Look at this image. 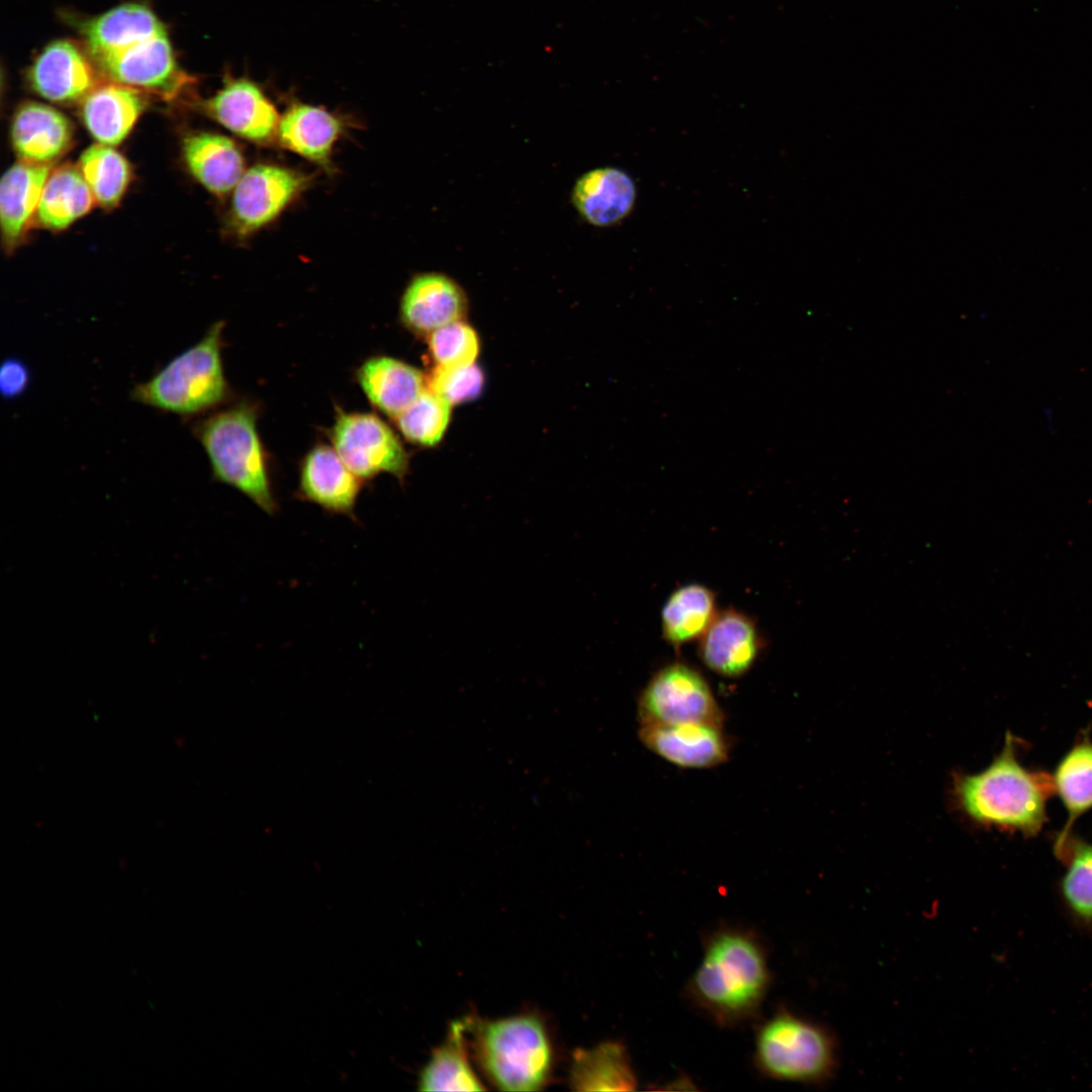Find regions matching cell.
<instances>
[{
	"instance_id": "6da1fadb",
	"label": "cell",
	"mask_w": 1092,
	"mask_h": 1092,
	"mask_svg": "<svg viewBox=\"0 0 1092 1092\" xmlns=\"http://www.w3.org/2000/svg\"><path fill=\"white\" fill-rule=\"evenodd\" d=\"M770 983L765 948L751 930L727 926L710 934L688 983L691 1001L715 1022L733 1026L754 1017Z\"/></svg>"
},
{
	"instance_id": "7a4b0ae2",
	"label": "cell",
	"mask_w": 1092,
	"mask_h": 1092,
	"mask_svg": "<svg viewBox=\"0 0 1092 1092\" xmlns=\"http://www.w3.org/2000/svg\"><path fill=\"white\" fill-rule=\"evenodd\" d=\"M1053 788L1048 776L1020 764L1014 738L1007 733L1001 752L986 768L952 775L950 796L954 809L975 824L1035 834Z\"/></svg>"
},
{
	"instance_id": "3957f363",
	"label": "cell",
	"mask_w": 1092,
	"mask_h": 1092,
	"mask_svg": "<svg viewBox=\"0 0 1092 1092\" xmlns=\"http://www.w3.org/2000/svg\"><path fill=\"white\" fill-rule=\"evenodd\" d=\"M257 420V405L241 401L196 422L192 432L208 458L212 476L273 515L277 500Z\"/></svg>"
},
{
	"instance_id": "277c9868",
	"label": "cell",
	"mask_w": 1092,
	"mask_h": 1092,
	"mask_svg": "<svg viewBox=\"0 0 1092 1092\" xmlns=\"http://www.w3.org/2000/svg\"><path fill=\"white\" fill-rule=\"evenodd\" d=\"M212 324L203 337L149 379L136 383L130 399L161 412L190 418L214 410L230 396L222 364L223 329Z\"/></svg>"
},
{
	"instance_id": "5b68a950",
	"label": "cell",
	"mask_w": 1092,
	"mask_h": 1092,
	"mask_svg": "<svg viewBox=\"0 0 1092 1092\" xmlns=\"http://www.w3.org/2000/svg\"><path fill=\"white\" fill-rule=\"evenodd\" d=\"M470 1028L477 1062L496 1088L536 1091L548 1083L553 1051L546 1026L538 1016L470 1020Z\"/></svg>"
},
{
	"instance_id": "8992f818",
	"label": "cell",
	"mask_w": 1092,
	"mask_h": 1092,
	"mask_svg": "<svg viewBox=\"0 0 1092 1092\" xmlns=\"http://www.w3.org/2000/svg\"><path fill=\"white\" fill-rule=\"evenodd\" d=\"M754 1062L761 1074L775 1080L823 1084L838 1069V1044L826 1027L782 1009L758 1026Z\"/></svg>"
},
{
	"instance_id": "52a82bcc",
	"label": "cell",
	"mask_w": 1092,
	"mask_h": 1092,
	"mask_svg": "<svg viewBox=\"0 0 1092 1092\" xmlns=\"http://www.w3.org/2000/svg\"><path fill=\"white\" fill-rule=\"evenodd\" d=\"M640 725L702 723L723 726L724 715L703 674L682 661L650 677L638 701Z\"/></svg>"
},
{
	"instance_id": "ba28073f",
	"label": "cell",
	"mask_w": 1092,
	"mask_h": 1092,
	"mask_svg": "<svg viewBox=\"0 0 1092 1092\" xmlns=\"http://www.w3.org/2000/svg\"><path fill=\"white\" fill-rule=\"evenodd\" d=\"M330 437L338 455L361 480L380 473L404 479L408 454L394 431L378 416L338 408Z\"/></svg>"
},
{
	"instance_id": "9c48e42d",
	"label": "cell",
	"mask_w": 1092,
	"mask_h": 1092,
	"mask_svg": "<svg viewBox=\"0 0 1092 1092\" xmlns=\"http://www.w3.org/2000/svg\"><path fill=\"white\" fill-rule=\"evenodd\" d=\"M96 63L112 82L140 92L155 94L166 100L175 99L193 82L178 66L167 32L147 38Z\"/></svg>"
},
{
	"instance_id": "30bf717a",
	"label": "cell",
	"mask_w": 1092,
	"mask_h": 1092,
	"mask_svg": "<svg viewBox=\"0 0 1092 1092\" xmlns=\"http://www.w3.org/2000/svg\"><path fill=\"white\" fill-rule=\"evenodd\" d=\"M305 178L274 165H256L242 175L233 194L231 224L242 236L272 221L299 194Z\"/></svg>"
},
{
	"instance_id": "8fae6325",
	"label": "cell",
	"mask_w": 1092,
	"mask_h": 1092,
	"mask_svg": "<svg viewBox=\"0 0 1092 1092\" xmlns=\"http://www.w3.org/2000/svg\"><path fill=\"white\" fill-rule=\"evenodd\" d=\"M211 118L237 135L265 144L277 133L280 117L270 99L245 77H225L222 87L202 103Z\"/></svg>"
},
{
	"instance_id": "7c38bea8",
	"label": "cell",
	"mask_w": 1092,
	"mask_h": 1092,
	"mask_svg": "<svg viewBox=\"0 0 1092 1092\" xmlns=\"http://www.w3.org/2000/svg\"><path fill=\"white\" fill-rule=\"evenodd\" d=\"M763 647V639L754 620L728 608L718 613L699 640L698 654L713 672L729 678L748 672Z\"/></svg>"
},
{
	"instance_id": "4fadbf2b",
	"label": "cell",
	"mask_w": 1092,
	"mask_h": 1092,
	"mask_svg": "<svg viewBox=\"0 0 1092 1092\" xmlns=\"http://www.w3.org/2000/svg\"><path fill=\"white\" fill-rule=\"evenodd\" d=\"M30 88L58 103L82 101L95 87L96 76L83 51L73 41L50 42L33 60L26 74Z\"/></svg>"
},
{
	"instance_id": "5bb4252c",
	"label": "cell",
	"mask_w": 1092,
	"mask_h": 1092,
	"mask_svg": "<svg viewBox=\"0 0 1092 1092\" xmlns=\"http://www.w3.org/2000/svg\"><path fill=\"white\" fill-rule=\"evenodd\" d=\"M640 741L653 753L684 768H708L728 759L721 726L702 723L640 725Z\"/></svg>"
},
{
	"instance_id": "9a60e30c",
	"label": "cell",
	"mask_w": 1092,
	"mask_h": 1092,
	"mask_svg": "<svg viewBox=\"0 0 1092 1092\" xmlns=\"http://www.w3.org/2000/svg\"><path fill=\"white\" fill-rule=\"evenodd\" d=\"M468 307L462 287L439 272L415 276L400 299L399 317L406 329L430 335L448 324L463 321Z\"/></svg>"
},
{
	"instance_id": "2e32d148",
	"label": "cell",
	"mask_w": 1092,
	"mask_h": 1092,
	"mask_svg": "<svg viewBox=\"0 0 1092 1092\" xmlns=\"http://www.w3.org/2000/svg\"><path fill=\"white\" fill-rule=\"evenodd\" d=\"M362 482L333 447L313 446L299 467L298 497L315 504L331 514L355 519V506Z\"/></svg>"
},
{
	"instance_id": "e0dca14e",
	"label": "cell",
	"mask_w": 1092,
	"mask_h": 1092,
	"mask_svg": "<svg viewBox=\"0 0 1092 1092\" xmlns=\"http://www.w3.org/2000/svg\"><path fill=\"white\" fill-rule=\"evenodd\" d=\"M637 197L633 178L616 167H600L582 174L574 183L571 201L578 214L593 226L608 228L626 218Z\"/></svg>"
},
{
	"instance_id": "ac0fdd59",
	"label": "cell",
	"mask_w": 1092,
	"mask_h": 1092,
	"mask_svg": "<svg viewBox=\"0 0 1092 1092\" xmlns=\"http://www.w3.org/2000/svg\"><path fill=\"white\" fill-rule=\"evenodd\" d=\"M10 135L20 161L51 165L71 148L73 126L56 108L29 101L16 109Z\"/></svg>"
},
{
	"instance_id": "d6986e66",
	"label": "cell",
	"mask_w": 1092,
	"mask_h": 1092,
	"mask_svg": "<svg viewBox=\"0 0 1092 1092\" xmlns=\"http://www.w3.org/2000/svg\"><path fill=\"white\" fill-rule=\"evenodd\" d=\"M52 165L19 161L3 175L0 183V223L6 251L23 240L35 218Z\"/></svg>"
},
{
	"instance_id": "ffe728a7",
	"label": "cell",
	"mask_w": 1092,
	"mask_h": 1092,
	"mask_svg": "<svg viewBox=\"0 0 1092 1092\" xmlns=\"http://www.w3.org/2000/svg\"><path fill=\"white\" fill-rule=\"evenodd\" d=\"M81 31L95 62L166 32L154 11L135 2L120 4L87 20Z\"/></svg>"
},
{
	"instance_id": "44dd1931",
	"label": "cell",
	"mask_w": 1092,
	"mask_h": 1092,
	"mask_svg": "<svg viewBox=\"0 0 1092 1092\" xmlns=\"http://www.w3.org/2000/svg\"><path fill=\"white\" fill-rule=\"evenodd\" d=\"M356 377L373 406L393 419L428 388V378L421 370L388 356L367 359Z\"/></svg>"
},
{
	"instance_id": "7402d4cb",
	"label": "cell",
	"mask_w": 1092,
	"mask_h": 1092,
	"mask_svg": "<svg viewBox=\"0 0 1092 1092\" xmlns=\"http://www.w3.org/2000/svg\"><path fill=\"white\" fill-rule=\"evenodd\" d=\"M81 102L86 129L98 144L111 147L126 139L146 105L142 92L114 82L96 86Z\"/></svg>"
},
{
	"instance_id": "603a6c76",
	"label": "cell",
	"mask_w": 1092,
	"mask_h": 1092,
	"mask_svg": "<svg viewBox=\"0 0 1092 1092\" xmlns=\"http://www.w3.org/2000/svg\"><path fill=\"white\" fill-rule=\"evenodd\" d=\"M182 154L192 176L217 196L235 188L244 174V158L240 149L221 134H189L183 140Z\"/></svg>"
},
{
	"instance_id": "cb8c5ba5",
	"label": "cell",
	"mask_w": 1092,
	"mask_h": 1092,
	"mask_svg": "<svg viewBox=\"0 0 1092 1092\" xmlns=\"http://www.w3.org/2000/svg\"><path fill=\"white\" fill-rule=\"evenodd\" d=\"M569 1082L576 1091H632L638 1084L625 1045L616 1040L576 1050Z\"/></svg>"
},
{
	"instance_id": "d4e9b609",
	"label": "cell",
	"mask_w": 1092,
	"mask_h": 1092,
	"mask_svg": "<svg viewBox=\"0 0 1092 1092\" xmlns=\"http://www.w3.org/2000/svg\"><path fill=\"white\" fill-rule=\"evenodd\" d=\"M341 132L340 120L323 107L297 103L280 118L277 134L283 147L317 164L327 165Z\"/></svg>"
},
{
	"instance_id": "484cf974",
	"label": "cell",
	"mask_w": 1092,
	"mask_h": 1092,
	"mask_svg": "<svg viewBox=\"0 0 1092 1092\" xmlns=\"http://www.w3.org/2000/svg\"><path fill=\"white\" fill-rule=\"evenodd\" d=\"M715 593L700 583L674 589L663 604L662 637L673 649L700 640L718 615Z\"/></svg>"
},
{
	"instance_id": "4316f807",
	"label": "cell",
	"mask_w": 1092,
	"mask_h": 1092,
	"mask_svg": "<svg viewBox=\"0 0 1092 1092\" xmlns=\"http://www.w3.org/2000/svg\"><path fill=\"white\" fill-rule=\"evenodd\" d=\"M470 1020L452 1022L444 1042L436 1048L419 1075L421 1091H482L485 1089L470 1065L465 1035Z\"/></svg>"
},
{
	"instance_id": "83f0119b",
	"label": "cell",
	"mask_w": 1092,
	"mask_h": 1092,
	"mask_svg": "<svg viewBox=\"0 0 1092 1092\" xmlns=\"http://www.w3.org/2000/svg\"><path fill=\"white\" fill-rule=\"evenodd\" d=\"M95 202L79 167L62 165L47 179L35 220L42 228L61 231L87 214Z\"/></svg>"
},
{
	"instance_id": "f1b7e54d",
	"label": "cell",
	"mask_w": 1092,
	"mask_h": 1092,
	"mask_svg": "<svg viewBox=\"0 0 1092 1092\" xmlns=\"http://www.w3.org/2000/svg\"><path fill=\"white\" fill-rule=\"evenodd\" d=\"M1054 789L1068 813L1067 821L1055 843L1062 858L1074 822L1092 808V742L1085 737L1061 759L1053 777Z\"/></svg>"
},
{
	"instance_id": "f546056e",
	"label": "cell",
	"mask_w": 1092,
	"mask_h": 1092,
	"mask_svg": "<svg viewBox=\"0 0 1092 1092\" xmlns=\"http://www.w3.org/2000/svg\"><path fill=\"white\" fill-rule=\"evenodd\" d=\"M95 201L104 208L116 206L124 195L131 170L113 147L96 144L86 149L78 165Z\"/></svg>"
},
{
	"instance_id": "4dcf8cb0",
	"label": "cell",
	"mask_w": 1092,
	"mask_h": 1092,
	"mask_svg": "<svg viewBox=\"0 0 1092 1092\" xmlns=\"http://www.w3.org/2000/svg\"><path fill=\"white\" fill-rule=\"evenodd\" d=\"M451 417V404L427 388L395 419L402 436L416 445L431 447L443 438Z\"/></svg>"
},
{
	"instance_id": "1f68e13d",
	"label": "cell",
	"mask_w": 1092,
	"mask_h": 1092,
	"mask_svg": "<svg viewBox=\"0 0 1092 1092\" xmlns=\"http://www.w3.org/2000/svg\"><path fill=\"white\" fill-rule=\"evenodd\" d=\"M1061 859L1067 861L1063 898L1077 918L1092 922V844L1070 839Z\"/></svg>"
},
{
	"instance_id": "d6a6232c",
	"label": "cell",
	"mask_w": 1092,
	"mask_h": 1092,
	"mask_svg": "<svg viewBox=\"0 0 1092 1092\" xmlns=\"http://www.w3.org/2000/svg\"><path fill=\"white\" fill-rule=\"evenodd\" d=\"M428 336L429 352L438 366L470 365L479 353L478 336L463 321L443 326Z\"/></svg>"
},
{
	"instance_id": "836d02e7",
	"label": "cell",
	"mask_w": 1092,
	"mask_h": 1092,
	"mask_svg": "<svg viewBox=\"0 0 1092 1092\" xmlns=\"http://www.w3.org/2000/svg\"><path fill=\"white\" fill-rule=\"evenodd\" d=\"M484 374L475 363L466 366L434 368L428 378V388L451 405L476 398L484 387Z\"/></svg>"
},
{
	"instance_id": "e575fe53",
	"label": "cell",
	"mask_w": 1092,
	"mask_h": 1092,
	"mask_svg": "<svg viewBox=\"0 0 1092 1092\" xmlns=\"http://www.w3.org/2000/svg\"><path fill=\"white\" fill-rule=\"evenodd\" d=\"M28 366L19 358L8 357L0 367V393L6 399L21 396L30 383Z\"/></svg>"
}]
</instances>
